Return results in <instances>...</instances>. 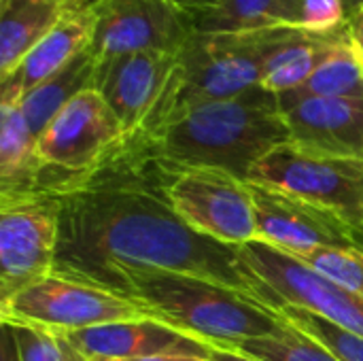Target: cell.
<instances>
[{"label": "cell", "mask_w": 363, "mask_h": 361, "mask_svg": "<svg viewBox=\"0 0 363 361\" xmlns=\"http://www.w3.org/2000/svg\"><path fill=\"white\" fill-rule=\"evenodd\" d=\"M172 162L143 136L125 138L94 170L60 191L53 274L108 291L123 270H164L223 285L274 311V294L242 264L234 245L191 230L172 209Z\"/></svg>", "instance_id": "obj_1"}, {"label": "cell", "mask_w": 363, "mask_h": 361, "mask_svg": "<svg viewBox=\"0 0 363 361\" xmlns=\"http://www.w3.org/2000/svg\"><path fill=\"white\" fill-rule=\"evenodd\" d=\"M111 294L134 304L172 330L191 336L206 347L234 351L251 338L268 336L285 326L279 311L257 304L223 285L164 270H123Z\"/></svg>", "instance_id": "obj_2"}, {"label": "cell", "mask_w": 363, "mask_h": 361, "mask_svg": "<svg viewBox=\"0 0 363 361\" xmlns=\"http://www.w3.org/2000/svg\"><path fill=\"white\" fill-rule=\"evenodd\" d=\"M145 140L179 166L221 168L249 181L264 155L289 143V128L279 96L257 85L236 98L198 106Z\"/></svg>", "instance_id": "obj_3"}, {"label": "cell", "mask_w": 363, "mask_h": 361, "mask_svg": "<svg viewBox=\"0 0 363 361\" xmlns=\"http://www.w3.org/2000/svg\"><path fill=\"white\" fill-rule=\"evenodd\" d=\"M287 28L240 34H202L177 55L174 70L157 104L134 136L153 138L198 106L236 98L262 85L264 64Z\"/></svg>", "instance_id": "obj_4"}, {"label": "cell", "mask_w": 363, "mask_h": 361, "mask_svg": "<svg viewBox=\"0 0 363 361\" xmlns=\"http://www.w3.org/2000/svg\"><path fill=\"white\" fill-rule=\"evenodd\" d=\"M57 245V196L0 194V304L53 274Z\"/></svg>", "instance_id": "obj_5"}, {"label": "cell", "mask_w": 363, "mask_h": 361, "mask_svg": "<svg viewBox=\"0 0 363 361\" xmlns=\"http://www.w3.org/2000/svg\"><path fill=\"white\" fill-rule=\"evenodd\" d=\"M168 198L191 230L213 240L234 247L257 240L249 181L228 170L172 162Z\"/></svg>", "instance_id": "obj_6"}, {"label": "cell", "mask_w": 363, "mask_h": 361, "mask_svg": "<svg viewBox=\"0 0 363 361\" xmlns=\"http://www.w3.org/2000/svg\"><path fill=\"white\" fill-rule=\"evenodd\" d=\"M238 253L249 272L274 294V311L279 304L302 306L363 338L362 296L268 243L251 240L242 245Z\"/></svg>", "instance_id": "obj_7"}, {"label": "cell", "mask_w": 363, "mask_h": 361, "mask_svg": "<svg viewBox=\"0 0 363 361\" xmlns=\"http://www.w3.org/2000/svg\"><path fill=\"white\" fill-rule=\"evenodd\" d=\"M249 181L283 187L342 213L355 228L363 219V160L330 157L285 143L264 155Z\"/></svg>", "instance_id": "obj_8"}, {"label": "cell", "mask_w": 363, "mask_h": 361, "mask_svg": "<svg viewBox=\"0 0 363 361\" xmlns=\"http://www.w3.org/2000/svg\"><path fill=\"white\" fill-rule=\"evenodd\" d=\"M0 317L57 334L143 319L145 315L111 291L49 274L0 304Z\"/></svg>", "instance_id": "obj_9"}, {"label": "cell", "mask_w": 363, "mask_h": 361, "mask_svg": "<svg viewBox=\"0 0 363 361\" xmlns=\"http://www.w3.org/2000/svg\"><path fill=\"white\" fill-rule=\"evenodd\" d=\"M257 240L289 255L330 247L363 249L359 230L338 211L315 204L283 187L249 181Z\"/></svg>", "instance_id": "obj_10"}, {"label": "cell", "mask_w": 363, "mask_h": 361, "mask_svg": "<svg viewBox=\"0 0 363 361\" xmlns=\"http://www.w3.org/2000/svg\"><path fill=\"white\" fill-rule=\"evenodd\" d=\"M125 140V132L100 91L85 89L74 96L36 138L43 168L66 174L94 170Z\"/></svg>", "instance_id": "obj_11"}, {"label": "cell", "mask_w": 363, "mask_h": 361, "mask_svg": "<svg viewBox=\"0 0 363 361\" xmlns=\"http://www.w3.org/2000/svg\"><path fill=\"white\" fill-rule=\"evenodd\" d=\"M194 32V17L168 0H98L89 49L98 62L136 51L179 55Z\"/></svg>", "instance_id": "obj_12"}, {"label": "cell", "mask_w": 363, "mask_h": 361, "mask_svg": "<svg viewBox=\"0 0 363 361\" xmlns=\"http://www.w3.org/2000/svg\"><path fill=\"white\" fill-rule=\"evenodd\" d=\"M53 336L62 351L89 361H130L157 355L211 357V347L151 317L115 321L77 332H57Z\"/></svg>", "instance_id": "obj_13"}, {"label": "cell", "mask_w": 363, "mask_h": 361, "mask_svg": "<svg viewBox=\"0 0 363 361\" xmlns=\"http://www.w3.org/2000/svg\"><path fill=\"white\" fill-rule=\"evenodd\" d=\"M174 64L177 55L164 51H136L98 62L94 89L119 119L125 138L140 130L157 104Z\"/></svg>", "instance_id": "obj_14"}, {"label": "cell", "mask_w": 363, "mask_h": 361, "mask_svg": "<svg viewBox=\"0 0 363 361\" xmlns=\"http://www.w3.org/2000/svg\"><path fill=\"white\" fill-rule=\"evenodd\" d=\"M281 113L291 145L317 155L363 160V98H306Z\"/></svg>", "instance_id": "obj_15"}, {"label": "cell", "mask_w": 363, "mask_h": 361, "mask_svg": "<svg viewBox=\"0 0 363 361\" xmlns=\"http://www.w3.org/2000/svg\"><path fill=\"white\" fill-rule=\"evenodd\" d=\"M96 4L98 0H74L62 21L2 81L0 100L21 102L26 94L85 51L96 30Z\"/></svg>", "instance_id": "obj_16"}, {"label": "cell", "mask_w": 363, "mask_h": 361, "mask_svg": "<svg viewBox=\"0 0 363 361\" xmlns=\"http://www.w3.org/2000/svg\"><path fill=\"white\" fill-rule=\"evenodd\" d=\"M349 36V26L328 34L287 28L264 64L262 87L277 96L300 87Z\"/></svg>", "instance_id": "obj_17"}, {"label": "cell", "mask_w": 363, "mask_h": 361, "mask_svg": "<svg viewBox=\"0 0 363 361\" xmlns=\"http://www.w3.org/2000/svg\"><path fill=\"white\" fill-rule=\"evenodd\" d=\"M74 0H0V81L62 21Z\"/></svg>", "instance_id": "obj_18"}, {"label": "cell", "mask_w": 363, "mask_h": 361, "mask_svg": "<svg viewBox=\"0 0 363 361\" xmlns=\"http://www.w3.org/2000/svg\"><path fill=\"white\" fill-rule=\"evenodd\" d=\"M43 164L21 102L0 100V194L36 191Z\"/></svg>", "instance_id": "obj_19"}, {"label": "cell", "mask_w": 363, "mask_h": 361, "mask_svg": "<svg viewBox=\"0 0 363 361\" xmlns=\"http://www.w3.org/2000/svg\"><path fill=\"white\" fill-rule=\"evenodd\" d=\"M302 0H217L194 19L202 34H240L268 28H300Z\"/></svg>", "instance_id": "obj_20"}, {"label": "cell", "mask_w": 363, "mask_h": 361, "mask_svg": "<svg viewBox=\"0 0 363 361\" xmlns=\"http://www.w3.org/2000/svg\"><path fill=\"white\" fill-rule=\"evenodd\" d=\"M96 68H98V60L87 47L74 60H70L62 70H57L53 77H49L47 81H43L38 87H34L30 94L23 96L21 111L34 138H38L45 132L51 119L74 96L94 87Z\"/></svg>", "instance_id": "obj_21"}, {"label": "cell", "mask_w": 363, "mask_h": 361, "mask_svg": "<svg viewBox=\"0 0 363 361\" xmlns=\"http://www.w3.org/2000/svg\"><path fill=\"white\" fill-rule=\"evenodd\" d=\"M306 98H363V55L351 36L300 87L279 94V109Z\"/></svg>", "instance_id": "obj_22"}, {"label": "cell", "mask_w": 363, "mask_h": 361, "mask_svg": "<svg viewBox=\"0 0 363 361\" xmlns=\"http://www.w3.org/2000/svg\"><path fill=\"white\" fill-rule=\"evenodd\" d=\"M234 351L257 361H340L313 336L287 321L279 332L245 340Z\"/></svg>", "instance_id": "obj_23"}, {"label": "cell", "mask_w": 363, "mask_h": 361, "mask_svg": "<svg viewBox=\"0 0 363 361\" xmlns=\"http://www.w3.org/2000/svg\"><path fill=\"white\" fill-rule=\"evenodd\" d=\"M279 315L296 326L298 330H302L304 334L313 336L317 343H321L328 351H332L340 361H363V338L347 332L334 323H330L328 319H323L321 315L302 309V306H294V304H279L277 306Z\"/></svg>", "instance_id": "obj_24"}, {"label": "cell", "mask_w": 363, "mask_h": 361, "mask_svg": "<svg viewBox=\"0 0 363 361\" xmlns=\"http://www.w3.org/2000/svg\"><path fill=\"white\" fill-rule=\"evenodd\" d=\"M294 257L363 298V249L319 247L296 253Z\"/></svg>", "instance_id": "obj_25"}, {"label": "cell", "mask_w": 363, "mask_h": 361, "mask_svg": "<svg viewBox=\"0 0 363 361\" xmlns=\"http://www.w3.org/2000/svg\"><path fill=\"white\" fill-rule=\"evenodd\" d=\"M2 328L17 361H64L60 343L51 332L19 321H2Z\"/></svg>", "instance_id": "obj_26"}, {"label": "cell", "mask_w": 363, "mask_h": 361, "mask_svg": "<svg viewBox=\"0 0 363 361\" xmlns=\"http://www.w3.org/2000/svg\"><path fill=\"white\" fill-rule=\"evenodd\" d=\"M349 26V11L345 0H302L300 30L328 34Z\"/></svg>", "instance_id": "obj_27"}, {"label": "cell", "mask_w": 363, "mask_h": 361, "mask_svg": "<svg viewBox=\"0 0 363 361\" xmlns=\"http://www.w3.org/2000/svg\"><path fill=\"white\" fill-rule=\"evenodd\" d=\"M168 2H172V4H174L177 9H181L183 13L191 15L194 19H196L198 15L206 13L208 9H213V6L217 4V0H168Z\"/></svg>", "instance_id": "obj_28"}, {"label": "cell", "mask_w": 363, "mask_h": 361, "mask_svg": "<svg viewBox=\"0 0 363 361\" xmlns=\"http://www.w3.org/2000/svg\"><path fill=\"white\" fill-rule=\"evenodd\" d=\"M349 32H351V38L357 45L359 53L363 55V6L349 17Z\"/></svg>", "instance_id": "obj_29"}, {"label": "cell", "mask_w": 363, "mask_h": 361, "mask_svg": "<svg viewBox=\"0 0 363 361\" xmlns=\"http://www.w3.org/2000/svg\"><path fill=\"white\" fill-rule=\"evenodd\" d=\"M211 360L213 361H257L251 360V357H245L236 351H228V349H217V347H211Z\"/></svg>", "instance_id": "obj_30"}, {"label": "cell", "mask_w": 363, "mask_h": 361, "mask_svg": "<svg viewBox=\"0 0 363 361\" xmlns=\"http://www.w3.org/2000/svg\"><path fill=\"white\" fill-rule=\"evenodd\" d=\"M130 361H213L211 357H198V355H157V357H145V360Z\"/></svg>", "instance_id": "obj_31"}, {"label": "cell", "mask_w": 363, "mask_h": 361, "mask_svg": "<svg viewBox=\"0 0 363 361\" xmlns=\"http://www.w3.org/2000/svg\"><path fill=\"white\" fill-rule=\"evenodd\" d=\"M345 4H347V11H349V17L353 15V13H357L359 9L363 6V0H345Z\"/></svg>", "instance_id": "obj_32"}, {"label": "cell", "mask_w": 363, "mask_h": 361, "mask_svg": "<svg viewBox=\"0 0 363 361\" xmlns=\"http://www.w3.org/2000/svg\"><path fill=\"white\" fill-rule=\"evenodd\" d=\"M62 349V347H60ZM62 355H64V361H89V360H81V357H77V355H70V353H66V351H62Z\"/></svg>", "instance_id": "obj_33"}, {"label": "cell", "mask_w": 363, "mask_h": 361, "mask_svg": "<svg viewBox=\"0 0 363 361\" xmlns=\"http://www.w3.org/2000/svg\"><path fill=\"white\" fill-rule=\"evenodd\" d=\"M357 230H359V236H362V245H363V219H362V223L357 226Z\"/></svg>", "instance_id": "obj_34"}]
</instances>
